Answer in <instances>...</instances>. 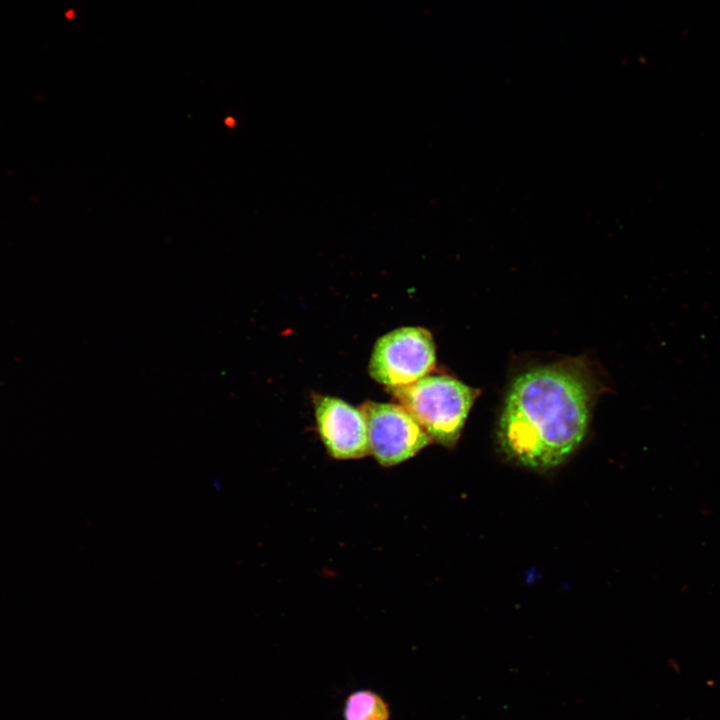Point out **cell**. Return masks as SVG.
I'll use <instances>...</instances> for the list:
<instances>
[{
	"label": "cell",
	"mask_w": 720,
	"mask_h": 720,
	"mask_svg": "<svg viewBox=\"0 0 720 720\" xmlns=\"http://www.w3.org/2000/svg\"><path fill=\"white\" fill-rule=\"evenodd\" d=\"M599 383L581 359L536 367L519 375L508 391L498 439L505 456L534 470L564 462L588 427Z\"/></svg>",
	"instance_id": "obj_1"
},
{
	"label": "cell",
	"mask_w": 720,
	"mask_h": 720,
	"mask_svg": "<svg viewBox=\"0 0 720 720\" xmlns=\"http://www.w3.org/2000/svg\"><path fill=\"white\" fill-rule=\"evenodd\" d=\"M398 404L421 425L432 442L453 448L480 391L445 375L425 376L413 384L390 388Z\"/></svg>",
	"instance_id": "obj_2"
},
{
	"label": "cell",
	"mask_w": 720,
	"mask_h": 720,
	"mask_svg": "<svg viewBox=\"0 0 720 720\" xmlns=\"http://www.w3.org/2000/svg\"><path fill=\"white\" fill-rule=\"evenodd\" d=\"M432 334L421 327H403L380 337L372 351L369 373L390 388L408 386L427 376L435 366Z\"/></svg>",
	"instance_id": "obj_3"
},
{
	"label": "cell",
	"mask_w": 720,
	"mask_h": 720,
	"mask_svg": "<svg viewBox=\"0 0 720 720\" xmlns=\"http://www.w3.org/2000/svg\"><path fill=\"white\" fill-rule=\"evenodd\" d=\"M368 435L369 454L384 467L400 464L432 439L401 405L368 401L361 407Z\"/></svg>",
	"instance_id": "obj_4"
},
{
	"label": "cell",
	"mask_w": 720,
	"mask_h": 720,
	"mask_svg": "<svg viewBox=\"0 0 720 720\" xmlns=\"http://www.w3.org/2000/svg\"><path fill=\"white\" fill-rule=\"evenodd\" d=\"M318 433L328 454L338 460L369 454L366 419L361 411L341 399L314 396Z\"/></svg>",
	"instance_id": "obj_5"
},
{
	"label": "cell",
	"mask_w": 720,
	"mask_h": 720,
	"mask_svg": "<svg viewBox=\"0 0 720 720\" xmlns=\"http://www.w3.org/2000/svg\"><path fill=\"white\" fill-rule=\"evenodd\" d=\"M344 720H389L390 708L385 699L370 689L350 693L343 706Z\"/></svg>",
	"instance_id": "obj_6"
}]
</instances>
